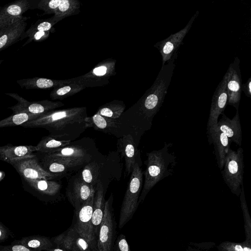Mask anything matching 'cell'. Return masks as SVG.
Here are the masks:
<instances>
[{
	"mask_svg": "<svg viewBox=\"0 0 251 251\" xmlns=\"http://www.w3.org/2000/svg\"><path fill=\"white\" fill-rule=\"evenodd\" d=\"M36 151L35 146L9 144L0 147V160L9 163L12 160L32 155Z\"/></svg>",
	"mask_w": 251,
	"mask_h": 251,
	"instance_id": "obj_25",
	"label": "cell"
},
{
	"mask_svg": "<svg viewBox=\"0 0 251 251\" xmlns=\"http://www.w3.org/2000/svg\"><path fill=\"white\" fill-rule=\"evenodd\" d=\"M243 150L239 147L237 151L230 149L226 154L222 174L224 180L231 192L239 197L243 185Z\"/></svg>",
	"mask_w": 251,
	"mask_h": 251,
	"instance_id": "obj_5",
	"label": "cell"
},
{
	"mask_svg": "<svg viewBox=\"0 0 251 251\" xmlns=\"http://www.w3.org/2000/svg\"><path fill=\"white\" fill-rule=\"evenodd\" d=\"M175 61L170 60L162 66L154 83L139 105L137 111L129 119L120 123L125 133L132 136L137 147L142 136L150 129L153 119L162 105L176 66Z\"/></svg>",
	"mask_w": 251,
	"mask_h": 251,
	"instance_id": "obj_1",
	"label": "cell"
},
{
	"mask_svg": "<svg viewBox=\"0 0 251 251\" xmlns=\"http://www.w3.org/2000/svg\"><path fill=\"white\" fill-rule=\"evenodd\" d=\"M61 2V0H41L38 3L37 8L43 10L47 14L54 13Z\"/></svg>",
	"mask_w": 251,
	"mask_h": 251,
	"instance_id": "obj_36",
	"label": "cell"
},
{
	"mask_svg": "<svg viewBox=\"0 0 251 251\" xmlns=\"http://www.w3.org/2000/svg\"><path fill=\"white\" fill-rule=\"evenodd\" d=\"M50 157L89 162L96 156V150L84 143L68 145L55 151L43 154Z\"/></svg>",
	"mask_w": 251,
	"mask_h": 251,
	"instance_id": "obj_15",
	"label": "cell"
},
{
	"mask_svg": "<svg viewBox=\"0 0 251 251\" xmlns=\"http://www.w3.org/2000/svg\"><path fill=\"white\" fill-rule=\"evenodd\" d=\"M22 179L24 186L28 191L41 196H54L59 193L62 188L60 183L51 180Z\"/></svg>",
	"mask_w": 251,
	"mask_h": 251,
	"instance_id": "obj_24",
	"label": "cell"
},
{
	"mask_svg": "<svg viewBox=\"0 0 251 251\" xmlns=\"http://www.w3.org/2000/svg\"><path fill=\"white\" fill-rule=\"evenodd\" d=\"M113 251H131L124 234H121L116 238Z\"/></svg>",
	"mask_w": 251,
	"mask_h": 251,
	"instance_id": "obj_39",
	"label": "cell"
},
{
	"mask_svg": "<svg viewBox=\"0 0 251 251\" xmlns=\"http://www.w3.org/2000/svg\"><path fill=\"white\" fill-rule=\"evenodd\" d=\"M105 203L104 186L101 180L99 179L95 189L92 218L93 230L97 240L103 217Z\"/></svg>",
	"mask_w": 251,
	"mask_h": 251,
	"instance_id": "obj_23",
	"label": "cell"
},
{
	"mask_svg": "<svg viewBox=\"0 0 251 251\" xmlns=\"http://www.w3.org/2000/svg\"><path fill=\"white\" fill-rule=\"evenodd\" d=\"M75 0H61V2L54 13V18H58L70 15L76 9L78 4Z\"/></svg>",
	"mask_w": 251,
	"mask_h": 251,
	"instance_id": "obj_34",
	"label": "cell"
},
{
	"mask_svg": "<svg viewBox=\"0 0 251 251\" xmlns=\"http://www.w3.org/2000/svg\"><path fill=\"white\" fill-rule=\"evenodd\" d=\"M86 128L92 127L105 133L113 135L118 138L125 135L118 119H112L96 113L85 118Z\"/></svg>",
	"mask_w": 251,
	"mask_h": 251,
	"instance_id": "obj_19",
	"label": "cell"
},
{
	"mask_svg": "<svg viewBox=\"0 0 251 251\" xmlns=\"http://www.w3.org/2000/svg\"><path fill=\"white\" fill-rule=\"evenodd\" d=\"M9 235L10 231L0 222V242L6 240Z\"/></svg>",
	"mask_w": 251,
	"mask_h": 251,
	"instance_id": "obj_41",
	"label": "cell"
},
{
	"mask_svg": "<svg viewBox=\"0 0 251 251\" xmlns=\"http://www.w3.org/2000/svg\"><path fill=\"white\" fill-rule=\"evenodd\" d=\"M49 251H66L63 249L56 247V246H53L50 250Z\"/></svg>",
	"mask_w": 251,
	"mask_h": 251,
	"instance_id": "obj_44",
	"label": "cell"
},
{
	"mask_svg": "<svg viewBox=\"0 0 251 251\" xmlns=\"http://www.w3.org/2000/svg\"><path fill=\"white\" fill-rule=\"evenodd\" d=\"M172 146L171 143H165L161 149L146 153L147 159L145 161L146 169L143 173L145 181L138 204L143 202L148 193L157 183L173 175L177 162L174 152L170 150Z\"/></svg>",
	"mask_w": 251,
	"mask_h": 251,
	"instance_id": "obj_3",
	"label": "cell"
},
{
	"mask_svg": "<svg viewBox=\"0 0 251 251\" xmlns=\"http://www.w3.org/2000/svg\"><path fill=\"white\" fill-rule=\"evenodd\" d=\"M15 241L29 249L38 251H49L54 246L51 238L38 235L24 237Z\"/></svg>",
	"mask_w": 251,
	"mask_h": 251,
	"instance_id": "obj_28",
	"label": "cell"
},
{
	"mask_svg": "<svg viewBox=\"0 0 251 251\" xmlns=\"http://www.w3.org/2000/svg\"><path fill=\"white\" fill-rule=\"evenodd\" d=\"M216 246L214 242H204L197 243L190 242L188 244L187 251H208L210 249Z\"/></svg>",
	"mask_w": 251,
	"mask_h": 251,
	"instance_id": "obj_38",
	"label": "cell"
},
{
	"mask_svg": "<svg viewBox=\"0 0 251 251\" xmlns=\"http://www.w3.org/2000/svg\"><path fill=\"white\" fill-rule=\"evenodd\" d=\"M241 90L244 92L246 96L251 98V77L242 85Z\"/></svg>",
	"mask_w": 251,
	"mask_h": 251,
	"instance_id": "obj_42",
	"label": "cell"
},
{
	"mask_svg": "<svg viewBox=\"0 0 251 251\" xmlns=\"http://www.w3.org/2000/svg\"><path fill=\"white\" fill-rule=\"evenodd\" d=\"M19 173L22 179L52 180L58 177L46 171L35 155L11 161L9 163Z\"/></svg>",
	"mask_w": 251,
	"mask_h": 251,
	"instance_id": "obj_7",
	"label": "cell"
},
{
	"mask_svg": "<svg viewBox=\"0 0 251 251\" xmlns=\"http://www.w3.org/2000/svg\"><path fill=\"white\" fill-rule=\"evenodd\" d=\"M240 59L235 57L226 73V89L228 95L227 104L238 110L241 95L242 80L240 69Z\"/></svg>",
	"mask_w": 251,
	"mask_h": 251,
	"instance_id": "obj_13",
	"label": "cell"
},
{
	"mask_svg": "<svg viewBox=\"0 0 251 251\" xmlns=\"http://www.w3.org/2000/svg\"><path fill=\"white\" fill-rule=\"evenodd\" d=\"M241 209L243 214L244 221V229L246 235V240L251 241V219L245 199L243 185L241 187V191L239 195Z\"/></svg>",
	"mask_w": 251,
	"mask_h": 251,
	"instance_id": "obj_31",
	"label": "cell"
},
{
	"mask_svg": "<svg viewBox=\"0 0 251 251\" xmlns=\"http://www.w3.org/2000/svg\"><path fill=\"white\" fill-rule=\"evenodd\" d=\"M56 247L66 251H95L88 241L72 225L61 234L51 238Z\"/></svg>",
	"mask_w": 251,
	"mask_h": 251,
	"instance_id": "obj_12",
	"label": "cell"
},
{
	"mask_svg": "<svg viewBox=\"0 0 251 251\" xmlns=\"http://www.w3.org/2000/svg\"><path fill=\"white\" fill-rule=\"evenodd\" d=\"M5 174L3 172L0 171V181H1L4 177Z\"/></svg>",
	"mask_w": 251,
	"mask_h": 251,
	"instance_id": "obj_45",
	"label": "cell"
},
{
	"mask_svg": "<svg viewBox=\"0 0 251 251\" xmlns=\"http://www.w3.org/2000/svg\"><path fill=\"white\" fill-rule=\"evenodd\" d=\"M20 86L25 89H47L60 84L58 81L42 77H32L17 80Z\"/></svg>",
	"mask_w": 251,
	"mask_h": 251,
	"instance_id": "obj_29",
	"label": "cell"
},
{
	"mask_svg": "<svg viewBox=\"0 0 251 251\" xmlns=\"http://www.w3.org/2000/svg\"><path fill=\"white\" fill-rule=\"evenodd\" d=\"M207 133L209 139L214 145L217 165L219 169L222 170L231 142L225 134L215 127L207 130Z\"/></svg>",
	"mask_w": 251,
	"mask_h": 251,
	"instance_id": "obj_22",
	"label": "cell"
},
{
	"mask_svg": "<svg viewBox=\"0 0 251 251\" xmlns=\"http://www.w3.org/2000/svg\"><path fill=\"white\" fill-rule=\"evenodd\" d=\"M80 86L68 85L55 89L50 93V97L52 99L63 98L69 94H74L73 91H76V87Z\"/></svg>",
	"mask_w": 251,
	"mask_h": 251,
	"instance_id": "obj_37",
	"label": "cell"
},
{
	"mask_svg": "<svg viewBox=\"0 0 251 251\" xmlns=\"http://www.w3.org/2000/svg\"><path fill=\"white\" fill-rule=\"evenodd\" d=\"M219 251H251V241L245 240L240 243L224 241L217 246Z\"/></svg>",
	"mask_w": 251,
	"mask_h": 251,
	"instance_id": "obj_33",
	"label": "cell"
},
{
	"mask_svg": "<svg viewBox=\"0 0 251 251\" xmlns=\"http://www.w3.org/2000/svg\"><path fill=\"white\" fill-rule=\"evenodd\" d=\"M222 117L214 126L225 134L231 141L237 145H241L242 130L238 110L234 117L230 119L222 113Z\"/></svg>",
	"mask_w": 251,
	"mask_h": 251,
	"instance_id": "obj_21",
	"label": "cell"
},
{
	"mask_svg": "<svg viewBox=\"0 0 251 251\" xmlns=\"http://www.w3.org/2000/svg\"><path fill=\"white\" fill-rule=\"evenodd\" d=\"M228 102L226 89V74L217 87L212 97L207 129L214 127L217 124L219 116L225 110Z\"/></svg>",
	"mask_w": 251,
	"mask_h": 251,
	"instance_id": "obj_16",
	"label": "cell"
},
{
	"mask_svg": "<svg viewBox=\"0 0 251 251\" xmlns=\"http://www.w3.org/2000/svg\"><path fill=\"white\" fill-rule=\"evenodd\" d=\"M54 24V22L52 21H43L39 23H36L32 25L26 31H25L21 40L28 37L36 32H48Z\"/></svg>",
	"mask_w": 251,
	"mask_h": 251,
	"instance_id": "obj_35",
	"label": "cell"
},
{
	"mask_svg": "<svg viewBox=\"0 0 251 251\" xmlns=\"http://www.w3.org/2000/svg\"><path fill=\"white\" fill-rule=\"evenodd\" d=\"M103 164L101 159H98L96 156L81 169L79 175L85 182L95 188L98 180L100 179Z\"/></svg>",
	"mask_w": 251,
	"mask_h": 251,
	"instance_id": "obj_26",
	"label": "cell"
},
{
	"mask_svg": "<svg viewBox=\"0 0 251 251\" xmlns=\"http://www.w3.org/2000/svg\"><path fill=\"white\" fill-rule=\"evenodd\" d=\"M199 11L191 17L186 25L179 31L170 35L168 38L157 43L154 47L160 52L162 58V65L170 60L177 58V51L186 35L192 27L199 14Z\"/></svg>",
	"mask_w": 251,
	"mask_h": 251,
	"instance_id": "obj_9",
	"label": "cell"
},
{
	"mask_svg": "<svg viewBox=\"0 0 251 251\" xmlns=\"http://www.w3.org/2000/svg\"><path fill=\"white\" fill-rule=\"evenodd\" d=\"M28 19L27 17L23 16L15 22L0 30V51L21 41L25 31Z\"/></svg>",
	"mask_w": 251,
	"mask_h": 251,
	"instance_id": "obj_20",
	"label": "cell"
},
{
	"mask_svg": "<svg viewBox=\"0 0 251 251\" xmlns=\"http://www.w3.org/2000/svg\"><path fill=\"white\" fill-rule=\"evenodd\" d=\"M5 94L17 101V104L8 107L13 113L22 112L40 115L63 105L59 102H52L48 100L29 101L17 93H8Z\"/></svg>",
	"mask_w": 251,
	"mask_h": 251,
	"instance_id": "obj_11",
	"label": "cell"
},
{
	"mask_svg": "<svg viewBox=\"0 0 251 251\" xmlns=\"http://www.w3.org/2000/svg\"><path fill=\"white\" fill-rule=\"evenodd\" d=\"M95 188L85 182L76 174L71 177L66 188L68 201L77 211L95 192Z\"/></svg>",
	"mask_w": 251,
	"mask_h": 251,
	"instance_id": "obj_10",
	"label": "cell"
},
{
	"mask_svg": "<svg viewBox=\"0 0 251 251\" xmlns=\"http://www.w3.org/2000/svg\"><path fill=\"white\" fill-rule=\"evenodd\" d=\"M2 61H3V60H0V65H1Z\"/></svg>",
	"mask_w": 251,
	"mask_h": 251,
	"instance_id": "obj_46",
	"label": "cell"
},
{
	"mask_svg": "<svg viewBox=\"0 0 251 251\" xmlns=\"http://www.w3.org/2000/svg\"><path fill=\"white\" fill-rule=\"evenodd\" d=\"M94 194L77 211H75V223L72 226L89 243L95 251H97V240L93 230L92 222Z\"/></svg>",
	"mask_w": 251,
	"mask_h": 251,
	"instance_id": "obj_8",
	"label": "cell"
},
{
	"mask_svg": "<svg viewBox=\"0 0 251 251\" xmlns=\"http://www.w3.org/2000/svg\"><path fill=\"white\" fill-rule=\"evenodd\" d=\"M85 107H74L51 110L22 125L25 128H44L50 135L71 141L76 139L87 129Z\"/></svg>",
	"mask_w": 251,
	"mask_h": 251,
	"instance_id": "obj_2",
	"label": "cell"
},
{
	"mask_svg": "<svg viewBox=\"0 0 251 251\" xmlns=\"http://www.w3.org/2000/svg\"><path fill=\"white\" fill-rule=\"evenodd\" d=\"M0 35H1V31L0 30Z\"/></svg>",
	"mask_w": 251,
	"mask_h": 251,
	"instance_id": "obj_47",
	"label": "cell"
},
{
	"mask_svg": "<svg viewBox=\"0 0 251 251\" xmlns=\"http://www.w3.org/2000/svg\"><path fill=\"white\" fill-rule=\"evenodd\" d=\"M93 73L98 76H102L105 75L107 72V68L106 66H101L95 68L93 71Z\"/></svg>",
	"mask_w": 251,
	"mask_h": 251,
	"instance_id": "obj_43",
	"label": "cell"
},
{
	"mask_svg": "<svg viewBox=\"0 0 251 251\" xmlns=\"http://www.w3.org/2000/svg\"><path fill=\"white\" fill-rule=\"evenodd\" d=\"M137 147L130 134L118 138V151L125 162L126 176L131 174L136 162L138 161V160H140V152Z\"/></svg>",
	"mask_w": 251,
	"mask_h": 251,
	"instance_id": "obj_18",
	"label": "cell"
},
{
	"mask_svg": "<svg viewBox=\"0 0 251 251\" xmlns=\"http://www.w3.org/2000/svg\"><path fill=\"white\" fill-rule=\"evenodd\" d=\"M41 154L42 157L40 162L43 168L47 172L58 176L82 169L89 163L83 161H71L50 157L45 154Z\"/></svg>",
	"mask_w": 251,
	"mask_h": 251,
	"instance_id": "obj_17",
	"label": "cell"
},
{
	"mask_svg": "<svg viewBox=\"0 0 251 251\" xmlns=\"http://www.w3.org/2000/svg\"><path fill=\"white\" fill-rule=\"evenodd\" d=\"M40 115L22 112L13 113L7 118L0 121V128L21 126Z\"/></svg>",
	"mask_w": 251,
	"mask_h": 251,
	"instance_id": "obj_30",
	"label": "cell"
},
{
	"mask_svg": "<svg viewBox=\"0 0 251 251\" xmlns=\"http://www.w3.org/2000/svg\"><path fill=\"white\" fill-rule=\"evenodd\" d=\"M37 5L33 0H19L1 7L0 30L21 18L27 10L36 8Z\"/></svg>",
	"mask_w": 251,
	"mask_h": 251,
	"instance_id": "obj_14",
	"label": "cell"
},
{
	"mask_svg": "<svg viewBox=\"0 0 251 251\" xmlns=\"http://www.w3.org/2000/svg\"><path fill=\"white\" fill-rule=\"evenodd\" d=\"M0 251H38L29 249L15 241L11 244L6 246H0Z\"/></svg>",
	"mask_w": 251,
	"mask_h": 251,
	"instance_id": "obj_40",
	"label": "cell"
},
{
	"mask_svg": "<svg viewBox=\"0 0 251 251\" xmlns=\"http://www.w3.org/2000/svg\"><path fill=\"white\" fill-rule=\"evenodd\" d=\"M113 201V196L111 194L105 203L103 217L100 226L97 242L98 251H113L117 235V223Z\"/></svg>",
	"mask_w": 251,
	"mask_h": 251,
	"instance_id": "obj_6",
	"label": "cell"
},
{
	"mask_svg": "<svg viewBox=\"0 0 251 251\" xmlns=\"http://www.w3.org/2000/svg\"><path fill=\"white\" fill-rule=\"evenodd\" d=\"M136 161L131 173L119 215L118 227L122 229L130 220L139 205L138 201L143 187V172Z\"/></svg>",
	"mask_w": 251,
	"mask_h": 251,
	"instance_id": "obj_4",
	"label": "cell"
},
{
	"mask_svg": "<svg viewBox=\"0 0 251 251\" xmlns=\"http://www.w3.org/2000/svg\"><path fill=\"white\" fill-rule=\"evenodd\" d=\"M124 109L125 106L123 104H108L100 107L96 113L106 117L116 119L120 117Z\"/></svg>",
	"mask_w": 251,
	"mask_h": 251,
	"instance_id": "obj_32",
	"label": "cell"
},
{
	"mask_svg": "<svg viewBox=\"0 0 251 251\" xmlns=\"http://www.w3.org/2000/svg\"><path fill=\"white\" fill-rule=\"evenodd\" d=\"M71 142L70 140H61L49 135L42 138L35 146L36 151L40 154L49 153L70 145Z\"/></svg>",
	"mask_w": 251,
	"mask_h": 251,
	"instance_id": "obj_27",
	"label": "cell"
}]
</instances>
